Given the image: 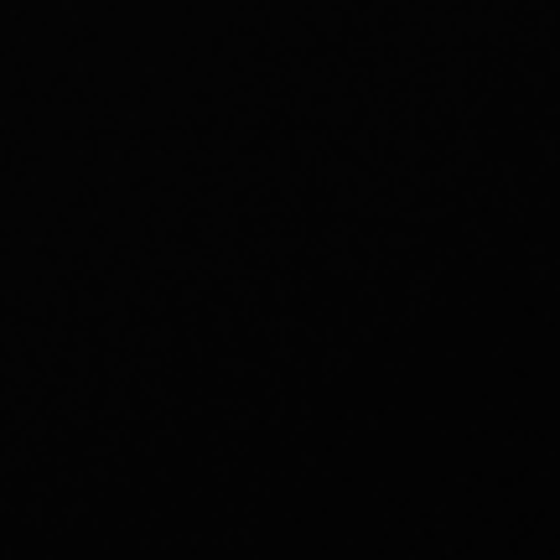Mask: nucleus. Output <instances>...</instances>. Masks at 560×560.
<instances>
[]
</instances>
